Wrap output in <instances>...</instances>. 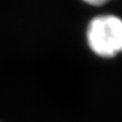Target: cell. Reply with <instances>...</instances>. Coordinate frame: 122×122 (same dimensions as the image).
I'll return each mask as SVG.
<instances>
[{
    "label": "cell",
    "instance_id": "cell-1",
    "mask_svg": "<svg viewBox=\"0 0 122 122\" xmlns=\"http://www.w3.org/2000/svg\"><path fill=\"white\" fill-rule=\"evenodd\" d=\"M86 42L91 52L100 58L122 54V17L113 13L95 15L86 25Z\"/></svg>",
    "mask_w": 122,
    "mask_h": 122
},
{
    "label": "cell",
    "instance_id": "cell-2",
    "mask_svg": "<svg viewBox=\"0 0 122 122\" xmlns=\"http://www.w3.org/2000/svg\"><path fill=\"white\" fill-rule=\"evenodd\" d=\"M83 3L90 5V6H94V7H99V6H102L106 4L109 0H81Z\"/></svg>",
    "mask_w": 122,
    "mask_h": 122
}]
</instances>
